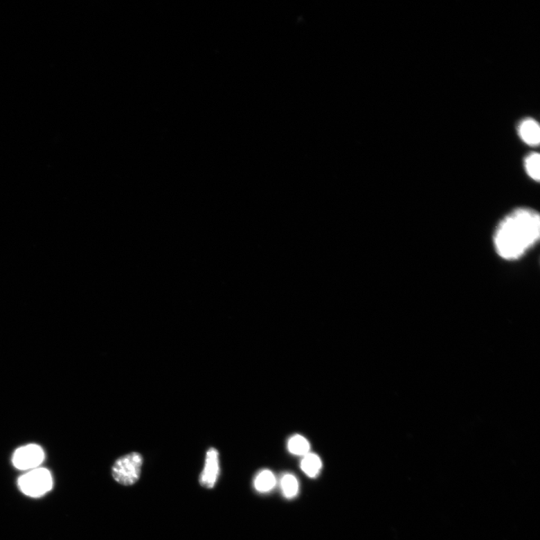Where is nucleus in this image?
<instances>
[{"instance_id":"nucleus-1","label":"nucleus","mask_w":540,"mask_h":540,"mask_svg":"<svg viewBox=\"0 0 540 540\" xmlns=\"http://www.w3.org/2000/svg\"><path fill=\"white\" fill-rule=\"evenodd\" d=\"M539 237V214L528 207H521L500 222L494 233V247L502 259L516 260L536 245Z\"/></svg>"},{"instance_id":"nucleus-2","label":"nucleus","mask_w":540,"mask_h":540,"mask_svg":"<svg viewBox=\"0 0 540 540\" xmlns=\"http://www.w3.org/2000/svg\"><path fill=\"white\" fill-rule=\"evenodd\" d=\"M18 486L27 496L39 498L51 490L53 477L46 468H35L20 477Z\"/></svg>"},{"instance_id":"nucleus-3","label":"nucleus","mask_w":540,"mask_h":540,"mask_svg":"<svg viewBox=\"0 0 540 540\" xmlns=\"http://www.w3.org/2000/svg\"><path fill=\"white\" fill-rule=\"evenodd\" d=\"M143 456L138 453H131L117 459L112 467L114 479L123 485L137 483L141 474Z\"/></svg>"},{"instance_id":"nucleus-4","label":"nucleus","mask_w":540,"mask_h":540,"mask_svg":"<svg viewBox=\"0 0 540 540\" xmlns=\"http://www.w3.org/2000/svg\"><path fill=\"white\" fill-rule=\"evenodd\" d=\"M44 457V450L40 446L28 444L16 450L12 462L17 469L31 471L39 467Z\"/></svg>"},{"instance_id":"nucleus-5","label":"nucleus","mask_w":540,"mask_h":540,"mask_svg":"<svg viewBox=\"0 0 540 540\" xmlns=\"http://www.w3.org/2000/svg\"><path fill=\"white\" fill-rule=\"evenodd\" d=\"M220 475L219 454L218 450L210 448L206 455L205 465L199 482L203 487L213 489Z\"/></svg>"},{"instance_id":"nucleus-6","label":"nucleus","mask_w":540,"mask_h":540,"mask_svg":"<svg viewBox=\"0 0 540 540\" xmlns=\"http://www.w3.org/2000/svg\"><path fill=\"white\" fill-rule=\"evenodd\" d=\"M519 134L522 141L529 146H537L540 141V129L538 123L533 119H526L519 125Z\"/></svg>"},{"instance_id":"nucleus-7","label":"nucleus","mask_w":540,"mask_h":540,"mask_svg":"<svg viewBox=\"0 0 540 540\" xmlns=\"http://www.w3.org/2000/svg\"><path fill=\"white\" fill-rule=\"evenodd\" d=\"M322 468V462L320 457L314 453H308L303 456L301 462L302 471L311 478L317 476Z\"/></svg>"},{"instance_id":"nucleus-8","label":"nucleus","mask_w":540,"mask_h":540,"mask_svg":"<svg viewBox=\"0 0 540 540\" xmlns=\"http://www.w3.org/2000/svg\"><path fill=\"white\" fill-rule=\"evenodd\" d=\"M255 488L259 492L266 493L275 487L276 479L272 471L264 470L260 472L255 480Z\"/></svg>"},{"instance_id":"nucleus-9","label":"nucleus","mask_w":540,"mask_h":540,"mask_svg":"<svg viewBox=\"0 0 540 540\" xmlns=\"http://www.w3.org/2000/svg\"><path fill=\"white\" fill-rule=\"evenodd\" d=\"M289 452L296 456H305L310 453V444L307 439L300 435L293 436L287 444Z\"/></svg>"},{"instance_id":"nucleus-10","label":"nucleus","mask_w":540,"mask_h":540,"mask_svg":"<svg viewBox=\"0 0 540 540\" xmlns=\"http://www.w3.org/2000/svg\"><path fill=\"white\" fill-rule=\"evenodd\" d=\"M525 168L527 174L534 181L540 179V156L537 152L530 153L525 159Z\"/></svg>"},{"instance_id":"nucleus-11","label":"nucleus","mask_w":540,"mask_h":540,"mask_svg":"<svg viewBox=\"0 0 540 540\" xmlns=\"http://www.w3.org/2000/svg\"><path fill=\"white\" fill-rule=\"evenodd\" d=\"M281 486L285 496L292 498L299 492V483L296 476L287 474L283 476L281 480Z\"/></svg>"}]
</instances>
